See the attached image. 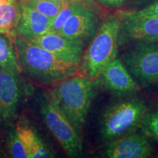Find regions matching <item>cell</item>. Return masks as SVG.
<instances>
[{"label":"cell","mask_w":158,"mask_h":158,"mask_svg":"<svg viewBox=\"0 0 158 158\" xmlns=\"http://www.w3.org/2000/svg\"><path fill=\"white\" fill-rule=\"evenodd\" d=\"M20 16L21 7L16 2L0 3V33L15 37Z\"/></svg>","instance_id":"obj_15"},{"label":"cell","mask_w":158,"mask_h":158,"mask_svg":"<svg viewBox=\"0 0 158 158\" xmlns=\"http://www.w3.org/2000/svg\"><path fill=\"white\" fill-rule=\"evenodd\" d=\"M140 129L147 138L158 141V108L148 112Z\"/></svg>","instance_id":"obj_18"},{"label":"cell","mask_w":158,"mask_h":158,"mask_svg":"<svg viewBox=\"0 0 158 158\" xmlns=\"http://www.w3.org/2000/svg\"><path fill=\"white\" fill-rule=\"evenodd\" d=\"M16 2V0H0V3H4V2Z\"/></svg>","instance_id":"obj_24"},{"label":"cell","mask_w":158,"mask_h":158,"mask_svg":"<svg viewBox=\"0 0 158 158\" xmlns=\"http://www.w3.org/2000/svg\"><path fill=\"white\" fill-rule=\"evenodd\" d=\"M94 81L96 85L118 97L135 95L141 89L121 59L117 57L105 67Z\"/></svg>","instance_id":"obj_8"},{"label":"cell","mask_w":158,"mask_h":158,"mask_svg":"<svg viewBox=\"0 0 158 158\" xmlns=\"http://www.w3.org/2000/svg\"><path fill=\"white\" fill-rule=\"evenodd\" d=\"M122 19L118 46L128 43H158V18L143 17L133 10L118 11Z\"/></svg>","instance_id":"obj_7"},{"label":"cell","mask_w":158,"mask_h":158,"mask_svg":"<svg viewBox=\"0 0 158 158\" xmlns=\"http://www.w3.org/2000/svg\"><path fill=\"white\" fill-rule=\"evenodd\" d=\"M20 2H27V1H29V0H19Z\"/></svg>","instance_id":"obj_25"},{"label":"cell","mask_w":158,"mask_h":158,"mask_svg":"<svg viewBox=\"0 0 158 158\" xmlns=\"http://www.w3.org/2000/svg\"><path fill=\"white\" fill-rule=\"evenodd\" d=\"M149 110L143 99L134 95L110 104L100 122V135L106 142L113 141L140 129Z\"/></svg>","instance_id":"obj_4"},{"label":"cell","mask_w":158,"mask_h":158,"mask_svg":"<svg viewBox=\"0 0 158 158\" xmlns=\"http://www.w3.org/2000/svg\"><path fill=\"white\" fill-rule=\"evenodd\" d=\"M135 14L143 17L158 18V0H155L151 5L139 10H133Z\"/></svg>","instance_id":"obj_21"},{"label":"cell","mask_w":158,"mask_h":158,"mask_svg":"<svg viewBox=\"0 0 158 158\" xmlns=\"http://www.w3.org/2000/svg\"><path fill=\"white\" fill-rule=\"evenodd\" d=\"M99 24V17L94 12L79 7L63 25L59 34L73 40L84 41L95 35Z\"/></svg>","instance_id":"obj_11"},{"label":"cell","mask_w":158,"mask_h":158,"mask_svg":"<svg viewBox=\"0 0 158 158\" xmlns=\"http://www.w3.org/2000/svg\"><path fill=\"white\" fill-rule=\"evenodd\" d=\"M150 0H125L124 3H127L128 5L140 6L148 2Z\"/></svg>","instance_id":"obj_23"},{"label":"cell","mask_w":158,"mask_h":158,"mask_svg":"<svg viewBox=\"0 0 158 158\" xmlns=\"http://www.w3.org/2000/svg\"><path fill=\"white\" fill-rule=\"evenodd\" d=\"M156 108H158V101L156 102Z\"/></svg>","instance_id":"obj_26"},{"label":"cell","mask_w":158,"mask_h":158,"mask_svg":"<svg viewBox=\"0 0 158 158\" xmlns=\"http://www.w3.org/2000/svg\"><path fill=\"white\" fill-rule=\"evenodd\" d=\"M15 37L0 33V69H9L19 73L21 68L15 54Z\"/></svg>","instance_id":"obj_16"},{"label":"cell","mask_w":158,"mask_h":158,"mask_svg":"<svg viewBox=\"0 0 158 158\" xmlns=\"http://www.w3.org/2000/svg\"><path fill=\"white\" fill-rule=\"evenodd\" d=\"M14 46L21 70L40 84L56 83L78 69V65L63 60L20 35H15Z\"/></svg>","instance_id":"obj_1"},{"label":"cell","mask_w":158,"mask_h":158,"mask_svg":"<svg viewBox=\"0 0 158 158\" xmlns=\"http://www.w3.org/2000/svg\"><path fill=\"white\" fill-rule=\"evenodd\" d=\"M7 147L10 155L15 158H27L28 153L18 136L16 130H11L7 138Z\"/></svg>","instance_id":"obj_20"},{"label":"cell","mask_w":158,"mask_h":158,"mask_svg":"<svg viewBox=\"0 0 158 158\" xmlns=\"http://www.w3.org/2000/svg\"><path fill=\"white\" fill-rule=\"evenodd\" d=\"M157 157H158V154H157Z\"/></svg>","instance_id":"obj_27"},{"label":"cell","mask_w":158,"mask_h":158,"mask_svg":"<svg viewBox=\"0 0 158 158\" xmlns=\"http://www.w3.org/2000/svg\"><path fill=\"white\" fill-rule=\"evenodd\" d=\"M102 5L110 8H119L124 4L125 0H98Z\"/></svg>","instance_id":"obj_22"},{"label":"cell","mask_w":158,"mask_h":158,"mask_svg":"<svg viewBox=\"0 0 158 158\" xmlns=\"http://www.w3.org/2000/svg\"><path fill=\"white\" fill-rule=\"evenodd\" d=\"M21 16L16 27L18 35L31 40L51 31L52 19L25 3L21 2Z\"/></svg>","instance_id":"obj_12"},{"label":"cell","mask_w":158,"mask_h":158,"mask_svg":"<svg viewBox=\"0 0 158 158\" xmlns=\"http://www.w3.org/2000/svg\"><path fill=\"white\" fill-rule=\"evenodd\" d=\"M41 112L45 124L65 153L70 157L80 155L82 151L81 135L68 118L49 99L43 103Z\"/></svg>","instance_id":"obj_6"},{"label":"cell","mask_w":158,"mask_h":158,"mask_svg":"<svg viewBox=\"0 0 158 158\" xmlns=\"http://www.w3.org/2000/svg\"><path fill=\"white\" fill-rule=\"evenodd\" d=\"M19 98L17 73L0 69V119L7 121L14 115Z\"/></svg>","instance_id":"obj_13"},{"label":"cell","mask_w":158,"mask_h":158,"mask_svg":"<svg viewBox=\"0 0 158 158\" xmlns=\"http://www.w3.org/2000/svg\"><path fill=\"white\" fill-rule=\"evenodd\" d=\"M80 6L73 5V3L68 2L60 12L57 14L56 17L52 20V23H51V31L55 33H59V31L61 30L63 25L65 22L68 21V19L71 15L76 12Z\"/></svg>","instance_id":"obj_19"},{"label":"cell","mask_w":158,"mask_h":158,"mask_svg":"<svg viewBox=\"0 0 158 158\" xmlns=\"http://www.w3.org/2000/svg\"><path fill=\"white\" fill-rule=\"evenodd\" d=\"M152 147L143 133L127 134L106 143L102 155L108 158H147Z\"/></svg>","instance_id":"obj_9"},{"label":"cell","mask_w":158,"mask_h":158,"mask_svg":"<svg viewBox=\"0 0 158 158\" xmlns=\"http://www.w3.org/2000/svg\"><path fill=\"white\" fill-rule=\"evenodd\" d=\"M18 136L24 146L29 157H50V152L30 127L23 123L18 124L15 128Z\"/></svg>","instance_id":"obj_14"},{"label":"cell","mask_w":158,"mask_h":158,"mask_svg":"<svg viewBox=\"0 0 158 158\" xmlns=\"http://www.w3.org/2000/svg\"><path fill=\"white\" fill-rule=\"evenodd\" d=\"M67 2V0H29L23 3L53 20Z\"/></svg>","instance_id":"obj_17"},{"label":"cell","mask_w":158,"mask_h":158,"mask_svg":"<svg viewBox=\"0 0 158 158\" xmlns=\"http://www.w3.org/2000/svg\"><path fill=\"white\" fill-rule=\"evenodd\" d=\"M121 24L118 12L108 15L100 23L79 64L81 75L96 80L105 67L116 58Z\"/></svg>","instance_id":"obj_3"},{"label":"cell","mask_w":158,"mask_h":158,"mask_svg":"<svg viewBox=\"0 0 158 158\" xmlns=\"http://www.w3.org/2000/svg\"><path fill=\"white\" fill-rule=\"evenodd\" d=\"M29 40L51 51L63 60L78 66L84 54L82 40H73L52 31Z\"/></svg>","instance_id":"obj_10"},{"label":"cell","mask_w":158,"mask_h":158,"mask_svg":"<svg viewBox=\"0 0 158 158\" xmlns=\"http://www.w3.org/2000/svg\"><path fill=\"white\" fill-rule=\"evenodd\" d=\"M95 85V81L83 75L73 74L56 82L51 92L49 100L80 135L94 96Z\"/></svg>","instance_id":"obj_2"},{"label":"cell","mask_w":158,"mask_h":158,"mask_svg":"<svg viewBox=\"0 0 158 158\" xmlns=\"http://www.w3.org/2000/svg\"><path fill=\"white\" fill-rule=\"evenodd\" d=\"M121 60L141 87H158V43H136Z\"/></svg>","instance_id":"obj_5"}]
</instances>
